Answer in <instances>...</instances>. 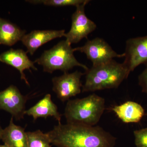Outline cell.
Wrapping results in <instances>:
<instances>
[{"label":"cell","mask_w":147,"mask_h":147,"mask_svg":"<svg viewBox=\"0 0 147 147\" xmlns=\"http://www.w3.org/2000/svg\"><path fill=\"white\" fill-rule=\"evenodd\" d=\"M74 50L85 53L93 66L106 63L115 58L125 57L124 53L118 54L104 40L98 37L88 40L85 45L74 48Z\"/></svg>","instance_id":"5"},{"label":"cell","mask_w":147,"mask_h":147,"mask_svg":"<svg viewBox=\"0 0 147 147\" xmlns=\"http://www.w3.org/2000/svg\"><path fill=\"white\" fill-rule=\"evenodd\" d=\"M28 97L23 95L18 88L11 85L0 92V109L10 113L16 120L24 119Z\"/></svg>","instance_id":"8"},{"label":"cell","mask_w":147,"mask_h":147,"mask_svg":"<svg viewBox=\"0 0 147 147\" xmlns=\"http://www.w3.org/2000/svg\"><path fill=\"white\" fill-rule=\"evenodd\" d=\"M89 2L85 3L76 7V10L71 16V28L64 36L70 44L79 42L94 31L96 24L86 15L85 7Z\"/></svg>","instance_id":"7"},{"label":"cell","mask_w":147,"mask_h":147,"mask_svg":"<svg viewBox=\"0 0 147 147\" xmlns=\"http://www.w3.org/2000/svg\"><path fill=\"white\" fill-rule=\"evenodd\" d=\"M57 147H115L116 138L99 126L59 123L47 132Z\"/></svg>","instance_id":"1"},{"label":"cell","mask_w":147,"mask_h":147,"mask_svg":"<svg viewBox=\"0 0 147 147\" xmlns=\"http://www.w3.org/2000/svg\"><path fill=\"white\" fill-rule=\"evenodd\" d=\"M125 65L129 72L140 65L147 63V35L127 40L124 53Z\"/></svg>","instance_id":"9"},{"label":"cell","mask_w":147,"mask_h":147,"mask_svg":"<svg viewBox=\"0 0 147 147\" xmlns=\"http://www.w3.org/2000/svg\"><path fill=\"white\" fill-rule=\"evenodd\" d=\"M105 109L103 98L95 94L67 101L64 116L67 123L93 126L100 120Z\"/></svg>","instance_id":"3"},{"label":"cell","mask_w":147,"mask_h":147,"mask_svg":"<svg viewBox=\"0 0 147 147\" xmlns=\"http://www.w3.org/2000/svg\"><path fill=\"white\" fill-rule=\"evenodd\" d=\"M25 114L31 116L34 121L39 118L46 119L49 117H53L59 123H61V115L58 111L57 106L52 100L50 94L45 95L35 105L26 110Z\"/></svg>","instance_id":"12"},{"label":"cell","mask_w":147,"mask_h":147,"mask_svg":"<svg viewBox=\"0 0 147 147\" xmlns=\"http://www.w3.org/2000/svg\"><path fill=\"white\" fill-rule=\"evenodd\" d=\"M84 74L76 71L71 73L65 72L61 76L53 78V89L58 98L62 102H65L79 94L83 87L81 79Z\"/></svg>","instance_id":"6"},{"label":"cell","mask_w":147,"mask_h":147,"mask_svg":"<svg viewBox=\"0 0 147 147\" xmlns=\"http://www.w3.org/2000/svg\"><path fill=\"white\" fill-rule=\"evenodd\" d=\"M0 45H1V44H0Z\"/></svg>","instance_id":"22"},{"label":"cell","mask_w":147,"mask_h":147,"mask_svg":"<svg viewBox=\"0 0 147 147\" xmlns=\"http://www.w3.org/2000/svg\"><path fill=\"white\" fill-rule=\"evenodd\" d=\"M146 68L138 77L139 84L142 88V92L147 95V63L145 64Z\"/></svg>","instance_id":"19"},{"label":"cell","mask_w":147,"mask_h":147,"mask_svg":"<svg viewBox=\"0 0 147 147\" xmlns=\"http://www.w3.org/2000/svg\"><path fill=\"white\" fill-rule=\"evenodd\" d=\"M1 140L9 147H28V139L25 129L15 124L12 117L9 125L3 129Z\"/></svg>","instance_id":"14"},{"label":"cell","mask_w":147,"mask_h":147,"mask_svg":"<svg viewBox=\"0 0 147 147\" xmlns=\"http://www.w3.org/2000/svg\"><path fill=\"white\" fill-rule=\"evenodd\" d=\"M3 130V129L2 128L1 126V123H0V140H1V133Z\"/></svg>","instance_id":"20"},{"label":"cell","mask_w":147,"mask_h":147,"mask_svg":"<svg viewBox=\"0 0 147 147\" xmlns=\"http://www.w3.org/2000/svg\"><path fill=\"white\" fill-rule=\"evenodd\" d=\"M26 31L0 17V44L12 46L21 41Z\"/></svg>","instance_id":"15"},{"label":"cell","mask_w":147,"mask_h":147,"mask_svg":"<svg viewBox=\"0 0 147 147\" xmlns=\"http://www.w3.org/2000/svg\"><path fill=\"white\" fill-rule=\"evenodd\" d=\"M26 2L32 4H42L45 5L55 7H63L74 6L76 7L87 2L88 0H33L26 1Z\"/></svg>","instance_id":"17"},{"label":"cell","mask_w":147,"mask_h":147,"mask_svg":"<svg viewBox=\"0 0 147 147\" xmlns=\"http://www.w3.org/2000/svg\"><path fill=\"white\" fill-rule=\"evenodd\" d=\"M86 71L83 92L116 88L130 74L123 63H119L114 59L99 65H92Z\"/></svg>","instance_id":"2"},{"label":"cell","mask_w":147,"mask_h":147,"mask_svg":"<svg viewBox=\"0 0 147 147\" xmlns=\"http://www.w3.org/2000/svg\"><path fill=\"white\" fill-rule=\"evenodd\" d=\"M28 147H51V142L47 133L41 130L26 132Z\"/></svg>","instance_id":"16"},{"label":"cell","mask_w":147,"mask_h":147,"mask_svg":"<svg viewBox=\"0 0 147 147\" xmlns=\"http://www.w3.org/2000/svg\"><path fill=\"white\" fill-rule=\"evenodd\" d=\"M65 34V30H36L25 34L21 41L27 47V53L32 55L40 46L52 40L64 36Z\"/></svg>","instance_id":"11"},{"label":"cell","mask_w":147,"mask_h":147,"mask_svg":"<svg viewBox=\"0 0 147 147\" xmlns=\"http://www.w3.org/2000/svg\"><path fill=\"white\" fill-rule=\"evenodd\" d=\"M0 147H9L7 146L5 144L4 145H0Z\"/></svg>","instance_id":"21"},{"label":"cell","mask_w":147,"mask_h":147,"mask_svg":"<svg viewBox=\"0 0 147 147\" xmlns=\"http://www.w3.org/2000/svg\"><path fill=\"white\" fill-rule=\"evenodd\" d=\"M112 110L125 123L139 122L145 114L144 109L142 105L132 101H127L120 105L115 106Z\"/></svg>","instance_id":"13"},{"label":"cell","mask_w":147,"mask_h":147,"mask_svg":"<svg viewBox=\"0 0 147 147\" xmlns=\"http://www.w3.org/2000/svg\"><path fill=\"white\" fill-rule=\"evenodd\" d=\"M27 53L21 49H11L0 55V61L16 69L20 72L21 79L29 86L24 70H30V69L37 70V69L34 66V62L29 59Z\"/></svg>","instance_id":"10"},{"label":"cell","mask_w":147,"mask_h":147,"mask_svg":"<svg viewBox=\"0 0 147 147\" xmlns=\"http://www.w3.org/2000/svg\"><path fill=\"white\" fill-rule=\"evenodd\" d=\"M74 52L69 42L66 40H62L50 50H45L34 63L42 65L43 71L49 73L57 70L67 72L75 66L81 67L87 71L89 68L76 60Z\"/></svg>","instance_id":"4"},{"label":"cell","mask_w":147,"mask_h":147,"mask_svg":"<svg viewBox=\"0 0 147 147\" xmlns=\"http://www.w3.org/2000/svg\"><path fill=\"white\" fill-rule=\"evenodd\" d=\"M136 147H147V127L134 131Z\"/></svg>","instance_id":"18"}]
</instances>
